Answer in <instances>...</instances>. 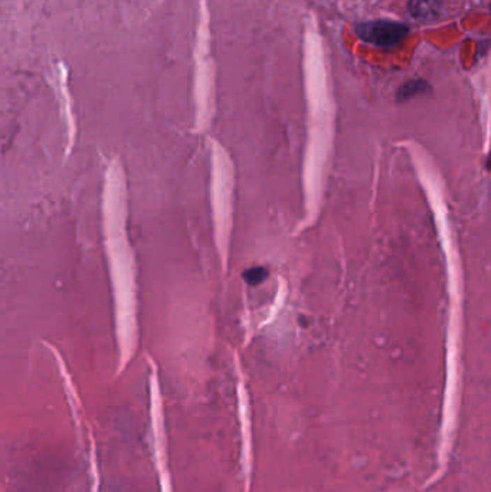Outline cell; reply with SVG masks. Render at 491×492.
Listing matches in <instances>:
<instances>
[{
	"label": "cell",
	"mask_w": 491,
	"mask_h": 492,
	"mask_svg": "<svg viewBox=\"0 0 491 492\" xmlns=\"http://www.w3.org/2000/svg\"><path fill=\"white\" fill-rule=\"evenodd\" d=\"M123 174L119 164H111L107 174L105 187V226L108 235V249L113 268L117 295L119 340L121 350L128 359L134 344V297L131 278V259L128 243L123 228Z\"/></svg>",
	"instance_id": "6da1fadb"
},
{
	"label": "cell",
	"mask_w": 491,
	"mask_h": 492,
	"mask_svg": "<svg viewBox=\"0 0 491 492\" xmlns=\"http://www.w3.org/2000/svg\"><path fill=\"white\" fill-rule=\"evenodd\" d=\"M212 194L216 222L218 245L225 256L228 246V235L231 228V194H232V167L223 148H213L212 154Z\"/></svg>",
	"instance_id": "7a4b0ae2"
},
{
	"label": "cell",
	"mask_w": 491,
	"mask_h": 492,
	"mask_svg": "<svg viewBox=\"0 0 491 492\" xmlns=\"http://www.w3.org/2000/svg\"><path fill=\"white\" fill-rule=\"evenodd\" d=\"M408 28L398 22L391 20H376L362 24L356 28V33L362 40L377 45V47H392L405 39L408 35Z\"/></svg>",
	"instance_id": "3957f363"
},
{
	"label": "cell",
	"mask_w": 491,
	"mask_h": 492,
	"mask_svg": "<svg viewBox=\"0 0 491 492\" xmlns=\"http://www.w3.org/2000/svg\"><path fill=\"white\" fill-rule=\"evenodd\" d=\"M442 0H409L408 9L415 19L428 22L439 15Z\"/></svg>",
	"instance_id": "277c9868"
},
{
	"label": "cell",
	"mask_w": 491,
	"mask_h": 492,
	"mask_svg": "<svg viewBox=\"0 0 491 492\" xmlns=\"http://www.w3.org/2000/svg\"><path fill=\"white\" fill-rule=\"evenodd\" d=\"M266 275H268L266 268H252V270H250L248 272H245L243 278L250 285H259L264 282Z\"/></svg>",
	"instance_id": "5b68a950"
}]
</instances>
